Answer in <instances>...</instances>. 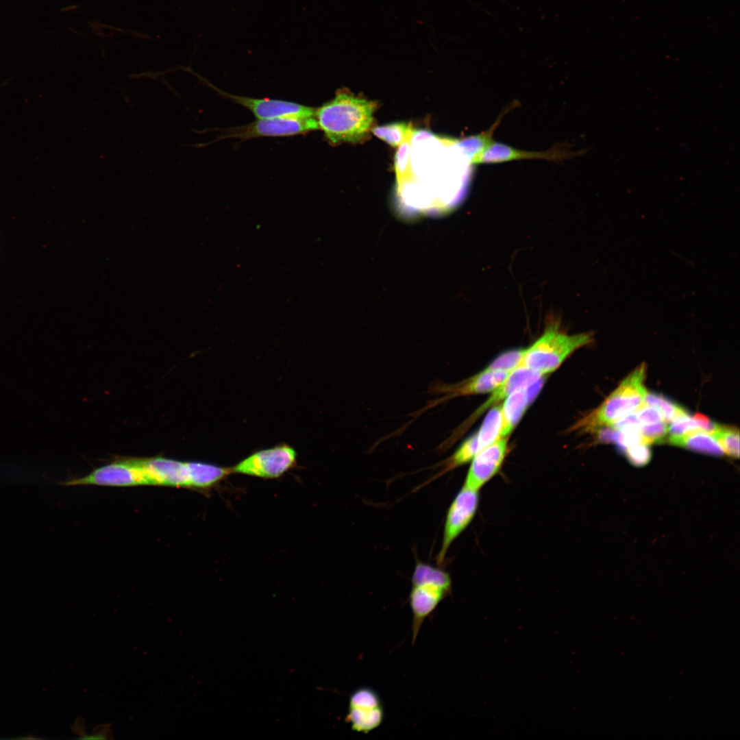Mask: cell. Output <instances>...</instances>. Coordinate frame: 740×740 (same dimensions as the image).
Wrapping results in <instances>:
<instances>
[{
	"label": "cell",
	"instance_id": "obj_20",
	"mask_svg": "<svg viewBox=\"0 0 740 740\" xmlns=\"http://www.w3.org/2000/svg\"><path fill=\"white\" fill-rule=\"evenodd\" d=\"M502 421V406L491 407L476 432L479 452L500 438Z\"/></svg>",
	"mask_w": 740,
	"mask_h": 740
},
{
	"label": "cell",
	"instance_id": "obj_6",
	"mask_svg": "<svg viewBox=\"0 0 740 740\" xmlns=\"http://www.w3.org/2000/svg\"><path fill=\"white\" fill-rule=\"evenodd\" d=\"M58 484L64 486L97 485L115 487L151 485L138 458H119L94 469L86 476L73 478Z\"/></svg>",
	"mask_w": 740,
	"mask_h": 740
},
{
	"label": "cell",
	"instance_id": "obj_12",
	"mask_svg": "<svg viewBox=\"0 0 740 740\" xmlns=\"http://www.w3.org/2000/svg\"><path fill=\"white\" fill-rule=\"evenodd\" d=\"M138 459L151 485L190 489L187 462L162 456Z\"/></svg>",
	"mask_w": 740,
	"mask_h": 740
},
{
	"label": "cell",
	"instance_id": "obj_22",
	"mask_svg": "<svg viewBox=\"0 0 740 740\" xmlns=\"http://www.w3.org/2000/svg\"><path fill=\"white\" fill-rule=\"evenodd\" d=\"M373 133L393 147L399 146L413 135V130L410 124L406 123H393L388 125L375 127Z\"/></svg>",
	"mask_w": 740,
	"mask_h": 740
},
{
	"label": "cell",
	"instance_id": "obj_30",
	"mask_svg": "<svg viewBox=\"0 0 740 740\" xmlns=\"http://www.w3.org/2000/svg\"><path fill=\"white\" fill-rule=\"evenodd\" d=\"M636 413L641 424H648L661 421L663 419L661 411L652 406L640 408Z\"/></svg>",
	"mask_w": 740,
	"mask_h": 740
},
{
	"label": "cell",
	"instance_id": "obj_21",
	"mask_svg": "<svg viewBox=\"0 0 740 740\" xmlns=\"http://www.w3.org/2000/svg\"><path fill=\"white\" fill-rule=\"evenodd\" d=\"M411 139L402 143L395 154V171L398 188L415 181L411 163Z\"/></svg>",
	"mask_w": 740,
	"mask_h": 740
},
{
	"label": "cell",
	"instance_id": "obj_4",
	"mask_svg": "<svg viewBox=\"0 0 740 740\" xmlns=\"http://www.w3.org/2000/svg\"><path fill=\"white\" fill-rule=\"evenodd\" d=\"M645 369V363L635 368L599 407L578 421L574 428L596 430L640 408L644 404L647 391L643 385Z\"/></svg>",
	"mask_w": 740,
	"mask_h": 740
},
{
	"label": "cell",
	"instance_id": "obj_17",
	"mask_svg": "<svg viewBox=\"0 0 740 740\" xmlns=\"http://www.w3.org/2000/svg\"><path fill=\"white\" fill-rule=\"evenodd\" d=\"M187 465L190 489H208L232 473L231 468L210 463L190 461L187 462Z\"/></svg>",
	"mask_w": 740,
	"mask_h": 740
},
{
	"label": "cell",
	"instance_id": "obj_10",
	"mask_svg": "<svg viewBox=\"0 0 740 740\" xmlns=\"http://www.w3.org/2000/svg\"><path fill=\"white\" fill-rule=\"evenodd\" d=\"M508 437H502L480 451L471 460L463 486L478 491L501 469L508 451Z\"/></svg>",
	"mask_w": 740,
	"mask_h": 740
},
{
	"label": "cell",
	"instance_id": "obj_3",
	"mask_svg": "<svg viewBox=\"0 0 740 740\" xmlns=\"http://www.w3.org/2000/svg\"><path fill=\"white\" fill-rule=\"evenodd\" d=\"M593 341L592 333L568 334L558 323H550L525 353L521 365L544 375L557 369L572 353Z\"/></svg>",
	"mask_w": 740,
	"mask_h": 740
},
{
	"label": "cell",
	"instance_id": "obj_29",
	"mask_svg": "<svg viewBox=\"0 0 740 740\" xmlns=\"http://www.w3.org/2000/svg\"><path fill=\"white\" fill-rule=\"evenodd\" d=\"M628 461L634 466L646 465L652 458V451L648 444L640 443L629 445L623 451Z\"/></svg>",
	"mask_w": 740,
	"mask_h": 740
},
{
	"label": "cell",
	"instance_id": "obj_26",
	"mask_svg": "<svg viewBox=\"0 0 740 740\" xmlns=\"http://www.w3.org/2000/svg\"><path fill=\"white\" fill-rule=\"evenodd\" d=\"M525 349H516L502 353L486 368V370L510 373L521 365Z\"/></svg>",
	"mask_w": 740,
	"mask_h": 740
},
{
	"label": "cell",
	"instance_id": "obj_14",
	"mask_svg": "<svg viewBox=\"0 0 740 740\" xmlns=\"http://www.w3.org/2000/svg\"><path fill=\"white\" fill-rule=\"evenodd\" d=\"M510 373L484 369L475 375L455 384H436L431 390L436 393H444L441 402L458 396L477 395L493 391L507 378Z\"/></svg>",
	"mask_w": 740,
	"mask_h": 740
},
{
	"label": "cell",
	"instance_id": "obj_8",
	"mask_svg": "<svg viewBox=\"0 0 740 740\" xmlns=\"http://www.w3.org/2000/svg\"><path fill=\"white\" fill-rule=\"evenodd\" d=\"M345 721L351 730L368 734L379 728L384 719V708L379 694L369 687L354 690L348 700Z\"/></svg>",
	"mask_w": 740,
	"mask_h": 740
},
{
	"label": "cell",
	"instance_id": "obj_19",
	"mask_svg": "<svg viewBox=\"0 0 740 740\" xmlns=\"http://www.w3.org/2000/svg\"><path fill=\"white\" fill-rule=\"evenodd\" d=\"M506 112L500 115L490 128L476 135L466 137L460 140H456V144L460 149L463 154L468 160L469 163L472 164L473 160L480 156L493 141V133L504 116Z\"/></svg>",
	"mask_w": 740,
	"mask_h": 740
},
{
	"label": "cell",
	"instance_id": "obj_23",
	"mask_svg": "<svg viewBox=\"0 0 740 740\" xmlns=\"http://www.w3.org/2000/svg\"><path fill=\"white\" fill-rule=\"evenodd\" d=\"M479 452L477 433L475 432L456 449L453 454L445 462L443 472L454 469L470 461Z\"/></svg>",
	"mask_w": 740,
	"mask_h": 740
},
{
	"label": "cell",
	"instance_id": "obj_24",
	"mask_svg": "<svg viewBox=\"0 0 740 740\" xmlns=\"http://www.w3.org/2000/svg\"><path fill=\"white\" fill-rule=\"evenodd\" d=\"M644 404L657 408L661 412L663 419L671 422L689 412L682 406L662 395L646 391Z\"/></svg>",
	"mask_w": 740,
	"mask_h": 740
},
{
	"label": "cell",
	"instance_id": "obj_16",
	"mask_svg": "<svg viewBox=\"0 0 740 740\" xmlns=\"http://www.w3.org/2000/svg\"><path fill=\"white\" fill-rule=\"evenodd\" d=\"M528 386L519 388L505 398L502 406L500 438L508 436L531 402L527 390Z\"/></svg>",
	"mask_w": 740,
	"mask_h": 740
},
{
	"label": "cell",
	"instance_id": "obj_7",
	"mask_svg": "<svg viewBox=\"0 0 740 740\" xmlns=\"http://www.w3.org/2000/svg\"><path fill=\"white\" fill-rule=\"evenodd\" d=\"M295 450L286 444L253 453L231 468L232 473L262 478H275L291 469L296 463Z\"/></svg>",
	"mask_w": 740,
	"mask_h": 740
},
{
	"label": "cell",
	"instance_id": "obj_9",
	"mask_svg": "<svg viewBox=\"0 0 740 740\" xmlns=\"http://www.w3.org/2000/svg\"><path fill=\"white\" fill-rule=\"evenodd\" d=\"M478 491L464 486L456 494L446 514L438 565L444 562L447 552L455 539L473 520L478 507Z\"/></svg>",
	"mask_w": 740,
	"mask_h": 740
},
{
	"label": "cell",
	"instance_id": "obj_5",
	"mask_svg": "<svg viewBox=\"0 0 740 740\" xmlns=\"http://www.w3.org/2000/svg\"><path fill=\"white\" fill-rule=\"evenodd\" d=\"M318 129L315 114L258 119L249 124L223 130L218 140L234 138L241 141L262 137H285L306 134Z\"/></svg>",
	"mask_w": 740,
	"mask_h": 740
},
{
	"label": "cell",
	"instance_id": "obj_27",
	"mask_svg": "<svg viewBox=\"0 0 740 740\" xmlns=\"http://www.w3.org/2000/svg\"><path fill=\"white\" fill-rule=\"evenodd\" d=\"M670 423L667 427V437L669 443L691 431L700 430L696 421L689 415L678 417Z\"/></svg>",
	"mask_w": 740,
	"mask_h": 740
},
{
	"label": "cell",
	"instance_id": "obj_25",
	"mask_svg": "<svg viewBox=\"0 0 740 740\" xmlns=\"http://www.w3.org/2000/svg\"><path fill=\"white\" fill-rule=\"evenodd\" d=\"M722 450L732 458L739 456V431L734 427L719 425L712 434Z\"/></svg>",
	"mask_w": 740,
	"mask_h": 740
},
{
	"label": "cell",
	"instance_id": "obj_1",
	"mask_svg": "<svg viewBox=\"0 0 740 740\" xmlns=\"http://www.w3.org/2000/svg\"><path fill=\"white\" fill-rule=\"evenodd\" d=\"M375 108L374 102L338 90L334 99L316 108L318 129L334 146L362 142L371 129Z\"/></svg>",
	"mask_w": 740,
	"mask_h": 740
},
{
	"label": "cell",
	"instance_id": "obj_2",
	"mask_svg": "<svg viewBox=\"0 0 740 740\" xmlns=\"http://www.w3.org/2000/svg\"><path fill=\"white\" fill-rule=\"evenodd\" d=\"M409 604L412 614V643H415L421 626L452 592L448 572L430 564L418 562L412 576Z\"/></svg>",
	"mask_w": 740,
	"mask_h": 740
},
{
	"label": "cell",
	"instance_id": "obj_18",
	"mask_svg": "<svg viewBox=\"0 0 740 740\" xmlns=\"http://www.w3.org/2000/svg\"><path fill=\"white\" fill-rule=\"evenodd\" d=\"M671 444L713 456H722L724 453L715 439L701 430L691 431L674 440Z\"/></svg>",
	"mask_w": 740,
	"mask_h": 740
},
{
	"label": "cell",
	"instance_id": "obj_11",
	"mask_svg": "<svg viewBox=\"0 0 740 740\" xmlns=\"http://www.w3.org/2000/svg\"><path fill=\"white\" fill-rule=\"evenodd\" d=\"M219 95L249 110L256 119H265L287 116H308L315 114L316 108L298 103L234 95L214 88Z\"/></svg>",
	"mask_w": 740,
	"mask_h": 740
},
{
	"label": "cell",
	"instance_id": "obj_13",
	"mask_svg": "<svg viewBox=\"0 0 740 740\" xmlns=\"http://www.w3.org/2000/svg\"><path fill=\"white\" fill-rule=\"evenodd\" d=\"M564 147L555 146L545 151H529L517 149L507 145L493 141L478 156L472 164L501 163L525 159H545L549 161H560L574 156Z\"/></svg>",
	"mask_w": 740,
	"mask_h": 740
},
{
	"label": "cell",
	"instance_id": "obj_31",
	"mask_svg": "<svg viewBox=\"0 0 740 740\" xmlns=\"http://www.w3.org/2000/svg\"><path fill=\"white\" fill-rule=\"evenodd\" d=\"M108 735L105 730H101L89 735L82 734L81 735L80 739L87 740L106 739L108 738Z\"/></svg>",
	"mask_w": 740,
	"mask_h": 740
},
{
	"label": "cell",
	"instance_id": "obj_28",
	"mask_svg": "<svg viewBox=\"0 0 740 740\" xmlns=\"http://www.w3.org/2000/svg\"><path fill=\"white\" fill-rule=\"evenodd\" d=\"M639 433L645 444L662 443L667 437V426L662 421L648 424H642Z\"/></svg>",
	"mask_w": 740,
	"mask_h": 740
},
{
	"label": "cell",
	"instance_id": "obj_15",
	"mask_svg": "<svg viewBox=\"0 0 740 740\" xmlns=\"http://www.w3.org/2000/svg\"><path fill=\"white\" fill-rule=\"evenodd\" d=\"M543 377L532 370L520 365L511 371L506 380L493 391L487 400L472 415L469 423L478 417L488 408L497 404L516 389L528 386Z\"/></svg>",
	"mask_w": 740,
	"mask_h": 740
}]
</instances>
